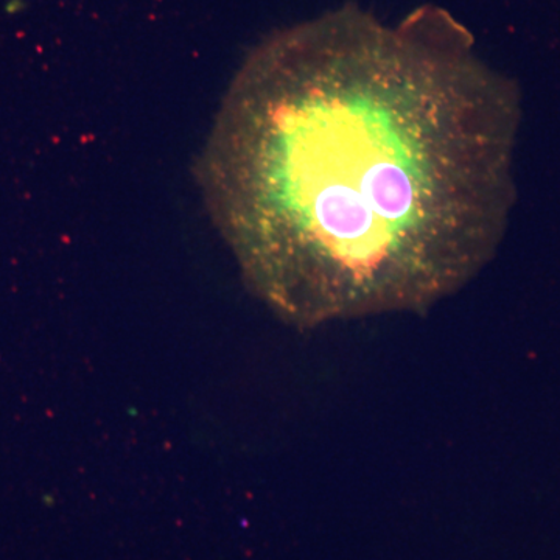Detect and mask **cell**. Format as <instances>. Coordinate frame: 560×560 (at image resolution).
I'll use <instances>...</instances> for the list:
<instances>
[{
  "instance_id": "cell-1",
  "label": "cell",
  "mask_w": 560,
  "mask_h": 560,
  "mask_svg": "<svg viewBox=\"0 0 560 560\" xmlns=\"http://www.w3.org/2000/svg\"><path fill=\"white\" fill-rule=\"evenodd\" d=\"M517 88L447 14L345 9L261 44L198 161L248 289L301 329L422 313L492 259L512 201Z\"/></svg>"
}]
</instances>
